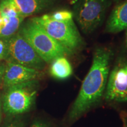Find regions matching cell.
Masks as SVG:
<instances>
[{
	"label": "cell",
	"instance_id": "cell-5",
	"mask_svg": "<svg viewBox=\"0 0 127 127\" xmlns=\"http://www.w3.org/2000/svg\"><path fill=\"white\" fill-rule=\"evenodd\" d=\"M108 5L107 0H77L73 17L84 33H91L102 23Z\"/></svg>",
	"mask_w": 127,
	"mask_h": 127
},
{
	"label": "cell",
	"instance_id": "cell-7",
	"mask_svg": "<svg viewBox=\"0 0 127 127\" xmlns=\"http://www.w3.org/2000/svg\"><path fill=\"white\" fill-rule=\"evenodd\" d=\"M40 75L41 72L38 69L7 61L3 75V84L8 88L12 85L36 80Z\"/></svg>",
	"mask_w": 127,
	"mask_h": 127
},
{
	"label": "cell",
	"instance_id": "cell-20",
	"mask_svg": "<svg viewBox=\"0 0 127 127\" xmlns=\"http://www.w3.org/2000/svg\"><path fill=\"white\" fill-rule=\"evenodd\" d=\"M1 17H2V13H1V10H0V20H1Z\"/></svg>",
	"mask_w": 127,
	"mask_h": 127
},
{
	"label": "cell",
	"instance_id": "cell-18",
	"mask_svg": "<svg viewBox=\"0 0 127 127\" xmlns=\"http://www.w3.org/2000/svg\"><path fill=\"white\" fill-rule=\"evenodd\" d=\"M4 69L5 66L2 64H0V82H1V80H2L3 75H4Z\"/></svg>",
	"mask_w": 127,
	"mask_h": 127
},
{
	"label": "cell",
	"instance_id": "cell-9",
	"mask_svg": "<svg viewBox=\"0 0 127 127\" xmlns=\"http://www.w3.org/2000/svg\"><path fill=\"white\" fill-rule=\"evenodd\" d=\"M127 28V0L116 7L109 17L106 26L108 32L117 33Z\"/></svg>",
	"mask_w": 127,
	"mask_h": 127
},
{
	"label": "cell",
	"instance_id": "cell-4",
	"mask_svg": "<svg viewBox=\"0 0 127 127\" xmlns=\"http://www.w3.org/2000/svg\"><path fill=\"white\" fill-rule=\"evenodd\" d=\"M36 87L37 82L33 80L8 87L3 96L4 112L15 115L29 110L35 98Z\"/></svg>",
	"mask_w": 127,
	"mask_h": 127
},
{
	"label": "cell",
	"instance_id": "cell-22",
	"mask_svg": "<svg viewBox=\"0 0 127 127\" xmlns=\"http://www.w3.org/2000/svg\"></svg>",
	"mask_w": 127,
	"mask_h": 127
},
{
	"label": "cell",
	"instance_id": "cell-2",
	"mask_svg": "<svg viewBox=\"0 0 127 127\" xmlns=\"http://www.w3.org/2000/svg\"><path fill=\"white\" fill-rule=\"evenodd\" d=\"M18 32L45 63H52L59 57L71 54L31 19L24 24Z\"/></svg>",
	"mask_w": 127,
	"mask_h": 127
},
{
	"label": "cell",
	"instance_id": "cell-6",
	"mask_svg": "<svg viewBox=\"0 0 127 127\" xmlns=\"http://www.w3.org/2000/svg\"><path fill=\"white\" fill-rule=\"evenodd\" d=\"M4 40L7 46L8 61L38 70L44 67L45 62L19 32Z\"/></svg>",
	"mask_w": 127,
	"mask_h": 127
},
{
	"label": "cell",
	"instance_id": "cell-13",
	"mask_svg": "<svg viewBox=\"0 0 127 127\" xmlns=\"http://www.w3.org/2000/svg\"><path fill=\"white\" fill-rule=\"evenodd\" d=\"M0 10L2 15L7 17H15L22 16L10 0H2L0 3Z\"/></svg>",
	"mask_w": 127,
	"mask_h": 127
},
{
	"label": "cell",
	"instance_id": "cell-19",
	"mask_svg": "<svg viewBox=\"0 0 127 127\" xmlns=\"http://www.w3.org/2000/svg\"><path fill=\"white\" fill-rule=\"evenodd\" d=\"M1 101H0V115H1Z\"/></svg>",
	"mask_w": 127,
	"mask_h": 127
},
{
	"label": "cell",
	"instance_id": "cell-17",
	"mask_svg": "<svg viewBox=\"0 0 127 127\" xmlns=\"http://www.w3.org/2000/svg\"><path fill=\"white\" fill-rule=\"evenodd\" d=\"M31 127H48L45 124L40 122H35L31 125Z\"/></svg>",
	"mask_w": 127,
	"mask_h": 127
},
{
	"label": "cell",
	"instance_id": "cell-14",
	"mask_svg": "<svg viewBox=\"0 0 127 127\" xmlns=\"http://www.w3.org/2000/svg\"><path fill=\"white\" fill-rule=\"evenodd\" d=\"M49 17L53 19L58 21H65L72 20L73 14L69 11L63 10L58 11L55 12H53L51 14H49Z\"/></svg>",
	"mask_w": 127,
	"mask_h": 127
},
{
	"label": "cell",
	"instance_id": "cell-10",
	"mask_svg": "<svg viewBox=\"0 0 127 127\" xmlns=\"http://www.w3.org/2000/svg\"><path fill=\"white\" fill-rule=\"evenodd\" d=\"M23 17L34 15L47 8L54 0H10Z\"/></svg>",
	"mask_w": 127,
	"mask_h": 127
},
{
	"label": "cell",
	"instance_id": "cell-15",
	"mask_svg": "<svg viewBox=\"0 0 127 127\" xmlns=\"http://www.w3.org/2000/svg\"><path fill=\"white\" fill-rule=\"evenodd\" d=\"M8 50L5 41L0 39V60L7 59Z\"/></svg>",
	"mask_w": 127,
	"mask_h": 127
},
{
	"label": "cell",
	"instance_id": "cell-8",
	"mask_svg": "<svg viewBox=\"0 0 127 127\" xmlns=\"http://www.w3.org/2000/svg\"><path fill=\"white\" fill-rule=\"evenodd\" d=\"M105 98L109 101H127V66L117 67L111 72Z\"/></svg>",
	"mask_w": 127,
	"mask_h": 127
},
{
	"label": "cell",
	"instance_id": "cell-16",
	"mask_svg": "<svg viewBox=\"0 0 127 127\" xmlns=\"http://www.w3.org/2000/svg\"><path fill=\"white\" fill-rule=\"evenodd\" d=\"M2 127H23V124L18 120H15L7 124Z\"/></svg>",
	"mask_w": 127,
	"mask_h": 127
},
{
	"label": "cell",
	"instance_id": "cell-11",
	"mask_svg": "<svg viewBox=\"0 0 127 127\" xmlns=\"http://www.w3.org/2000/svg\"><path fill=\"white\" fill-rule=\"evenodd\" d=\"M24 18L23 16L9 17L2 15L0 20V39H7L17 32Z\"/></svg>",
	"mask_w": 127,
	"mask_h": 127
},
{
	"label": "cell",
	"instance_id": "cell-3",
	"mask_svg": "<svg viewBox=\"0 0 127 127\" xmlns=\"http://www.w3.org/2000/svg\"><path fill=\"white\" fill-rule=\"evenodd\" d=\"M31 20L71 53L81 46V37L72 20L58 21L51 18L48 15L34 17Z\"/></svg>",
	"mask_w": 127,
	"mask_h": 127
},
{
	"label": "cell",
	"instance_id": "cell-12",
	"mask_svg": "<svg viewBox=\"0 0 127 127\" xmlns=\"http://www.w3.org/2000/svg\"><path fill=\"white\" fill-rule=\"evenodd\" d=\"M50 73L55 78L64 79L72 74V68L69 61L64 57H61L52 62Z\"/></svg>",
	"mask_w": 127,
	"mask_h": 127
},
{
	"label": "cell",
	"instance_id": "cell-1",
	"mask_svg": "<svg viewBox=\"0 0 127 127\" xmlns=\"http://www.w3.org/2000/svg\"><path fill=\"white\" fill-rule=\"evenodd\" d=\"M111 56V51L105 48L95 51L93 64L69 112L71 119L78 118L102 97L108 78Z\"/></svg>",
	"mask_w": 127,
	"mask_h": 127
},
{
	"label": "cell",
	"instance_id": "cell-21",
	"mask_svg": "<svg viewBox=\"0 0 127 127\" xmlns=\"http://www.w3.org/2000/svg\"><path fill=\"white\" fill-rule=\"evenodd\" d=\"M1 115H0V123H1Z\"/></svg>",
	"mask_w": 127,
	"mask_h": 127
}]
</instances>
